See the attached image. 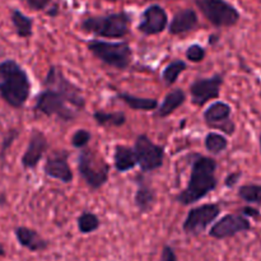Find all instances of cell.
I'll return each mask as SVG.
<instances>
[{
  "instance_id": "25",
  "label": "cell",
  "mask_w": 261,
  "mask_h": 261,
  "mask_svg": "<svg viewBox=\"0 0 261 261\" xmlns=\"http://www.w3.org/2000/svg\"><path fill=\"white\" fill-rule=\"evenodd\" d=\"M101 226L98 217L96 214L91 213V212H84L79 216L78 218V229L81 233L89 234L92 232L97 231Z\"/></svg>"
},
{
  "instance_id": "29",
  "label": "cell",
  "mask_w": 261,
  "mask_h": 261,
  "mask_svg": "<svg viewBox=\"0 0 261 261\" xmlns=\"http://www.w3.org/2000/svg\"><path fill=\"white\" fill-rule=\"evenodd\" d=\"M18 130L17 129H10L7 134L4 135V139L2 142V147H0V160L4 161L5 155H7L8 150L12 147V144L14 143V140L18 138Z\"/></svg>"
},
{
  "instance_id": "35",
  "label": "cell",
  "mask_w": 261,
  "mask_h": 261,
  "mask_svg": "<svg viewBox=\"0 0 261 261\" xmlns=\"http://www.w3.org/2000/svg\"><path fill=\"white\" fill-rule=\"evenodd\" d=\"M241 213L244 214L245 217H251V218H259L260 217V212L257 211V209H254V208H244L241 211Z\"/></svg>"
},
{
  "instance_id": "19",
  "label": "cell",
  "mask_w": 261,
  "mask_h": 261,
  "mask_svg": "<svg viewBox=\"0 0 261 261\" xmlns=\"http://www.w3.org/2000/svg\"><path fill=\"white\" fill-rule=\"evenodd\" d=\"M137 194H135V204L140 213H147L150 211L155 201V191L147 180L138 177Z\"/></svg>"
},
{
  "instance_id": "15",
  "label": "cell",
  "mask_w": 261,
  "mask_h": 261,
  "mask_svg": "<svg viewBox=\"0 0 261 261\" xmlns=\"http://www.w3.org/2000/svg\"><path fill=\"white\" fill-rule=\"evenodd\" d=\"M68 152H65V150L55 152L48 155L45 166H43V171H45L46 176L51 178H56V180L61 181L64 184L71 182L73 171H71L70 166L68 163Z\"/></svg>"
},
{
  "instance_id": "34",
  "label": "cell",
  "mask_w": 261,
  "mask_h": 261,
  "mask_svg": "<svg viewBox=\"0 0 261 261\" xmlns=\"http://www.w3.org/2000/svg\"><path fill=\"white\" fill-rule=\"evenodd\" d=\"M241 176H242L241 172L229 173V175L226 177V180H224V186H226V188H233Z\"/></svg>"
},
{
  "instance_id": "2",
  "label": "cell",
  "mask_w": 261,
  "mask_h": 261,
  "mask_svg": "<svg viewBox=\"0 0 261 261\" xmlns=\"http://www.w3.org/2000/svg\"><path fill=\"white\" fill-rule=\"evenodd\" d=\"M217 162L211 157H198L193 163L188 188L177 196L184 205L196 203L217 188Z\"/></svg>"
},
{
  "instance_id": "30",
  "label": "cell",
  "mask_w": 261,
  "mask_h": 261,
  "mask_svg": "<svg viewBox=\"0 0 261 261\" xmlns=\"http://www.w3.org/2000/svg\"><path fill=\"white\" fill-rule=\"evenodd\" d=\"M89 140H91V133L84 129H79L71 137V144L75 148H84Z\"/></svg>"
},
{
  "instance_id": "12",
  "label": "cell",
  "mask_w": 261,
  "mask_h": 261,
  "mask_svg": "<svg viewBox=\"0 0 261 261\" xmlns=\"http://www.w3.org/2000/svg\"><path fill=\"white\" fill-rule=\"evenodd\" d=\"M223 84L221 75H214L211 78L198 79L190 86V93L193 97V103L196 106H204L211 99L217 98Z\"/></svg>"
},
{
  "instance_id": "22",
  "label": "cell",
  "mask_w": 261,
  "mask_h": 261,
  "mask_svg": "<svg viewBox=\"0 0 261 261\" xmlns=\"http://www.w3.org/2000/svg\"><path fill=\"white\" fill-rule=\"evenodd\" d=\"M117 98L121 99L124 103L132 107L133 110H138V111H153L158 107V102L155 98H142V97L127 93H119Z\"/></svg>"
},
{
  "instance_id": "33",
  "label": "cell",
  "mask_w": 261,
  "mask_h": 261,
  "mask_svg": "<svg viewBox=\"0 0 261 261\" xmlns=\"http://www.w3.org/2000/svg\"><path fill=\"white\" fill-rule=\"evenodd\" d=\"M51 0H27V4L33 10H42L50 4Z\"/></svg>"
},
{
  "instance_id": "4",
  "label": "cell",
  "mask_w": 261,
  "mask_h": 261,
  "mask_svg": "<svg viewBox=\"0 0 261 261\" xmlns=\"http://www.w3.org/2000/svg\"><path fill=\"white\" fill-rule=\"evenodd\" d=\"M88 50L105 64L120 70L126 69L132 63L133 51L127 42L92 40L88 42Z\"/></svg>"
},
{
  "instance_id": "9",
  "label": "cell",
  "mask_w": 261,
  "mask_h": 261,
  "mask_svg": "<svg viewBox=\"0 0 261 261\" xmlns=\"http://www.w3.org/2000/svg\"><path fill=\"white\" fill-rule=\"evenodd\" d=\"M219 214H221L219 204H203L193 208L189 212L182 224L184 232L191 236H199L218 218Z\"/></svg>"
},
{
  "instance_id": "26",
  "label": "cell",
  "mask_w": 261,
  "mask_h": 261,
  "mask_svg": "<svg viewBox=\"0 0 261 261\" xmlns=\"http://www.w3.org/2000/svg\"><path fill=\"white\" fill-rule=\"evenodd\" d=\"M205 148L208 152L213 153V154H219V153L224 152L228 147V140L223 137V135L218 134V133H209L205 138Z\"/></svg>"
},
{
  "instance_id": "1",
  "label": "cell",
  "mask_w": 261,
  "mask_h": 261,
  "mask_svg": "<svg viewBox=\"0 0 261 261\" xmlns=\"http://www.w3.org/2000/svg\"><path fill=\"white\" fill-rule=\"evenodd\" d=\"M31 93L28 74L17 61L8 59L0 63V97L13 109L24 106Z\"/></svg>"
},
{
  "instance_id": "18",
  "label": "cell",
  "mask_w": 261,
  "mask_h": 261,
  "mask_svg": "<svg viewBox=\"0 0 261 261\" xmlns=\"http://www.w3.org/2000/svg\"><path fill=\"white\" fill-rule=\"evenodd\" d=\"M198 25V15L193 9H184L176 13L170 24L171 35H184L195 30Z\"/></svg>"
},
{
  "instance_id": "37",
  "label": "cell",
  "mask_w": 261,
  "mask_h": 261,
  "mask_svg": "<svg viewBox=\"0 0 261 261\" xmlns=\"http://www.w3.org/2000/svg\"><path fill=\"white\" fill-rule=\"evenodd\" d=\"M259 143H260V150H261V134H260V140H259Z\"/></svg>"
},
{
  "instance_id": "31",
  "label": "cell",
  "mask_w": 261,
  "mask_h": 261,
  "mask_svg": "<svg viewBox=\"0 0 261 261\" xmlns=\"http://www.w3.org/2000/svg\"><path fill=\"white\" fill-rule=\"evenodd\" d=\"M186 58L193 63H200L205 58V50L200 45H191L186 50Z\"/></svg>"
},
{
  "instance_id": "36",
  "label": "cell",
  "mask_w": 261,
  "mask_h": 261,
  "mask_svg": "<svg viewBox=\"0 0 261 261\" xmlns=\"http://www.w3.org/2000/svg\"><path fill=\"white\" fill-rule=\"evenodd\" d=\"M5 255V249L2 244H0V256H4Z\"/></svg>"
},
{
  "instance_id": "5",
  "label": "cell",
  "mask_w": 261,
  "mask_h": 261,
  "mask_svg": "<svg viewBox=\"0 0 261 261\" xmlns=\"http://www.w3.org/2000/svg\"><path fill=\"white\" fill-rule=\"evenodd\" d=\"M35 110L45 116H56L64 121H71L78 116V110L71 106L65 96L53 88H45L36 98Z\"/></svg>"
},
{
  "instance_id": "14",
  "label": "cell",
  "mask_w": 261,
  "mask_h": 261,
  "mask_svg": "<svg viewBox=\"0 0 261 261\" xmlns=\"http://www.w3.org/2000/svg\"><path fill=\"white\" fill-rule=\"evenodd\" d=\"M168 17L166 10L160 5H150L143 12L142 22L138 25V30L143 35L152 36L163 32L167 27Z\"/></svg>"
},
{
  "instance_id": "13",
  "label": "cell",
  "mask_w": 261,
  "mask_h": 261,
  "mask_svg": "<svg viewBox=\"0 0 261 261\" xmlns=\"http://www.w3.org/2000/svg\"><path fill=\"white\" fill-rule=\"evenodd\" d=\"M232 109L226 102H214L204 112V120L211 126L223 130L226 134L232 135L234 133L233 122L229 120Z\"/></svg>"
},
{
  "instance_id": "17",
  "label": "cell",
  "mask_w": 261,
  "mask_h": 261,
  "mask_svg": "<svg viewBox=\"0 0 261 261\" xmlns=\"http://www.w3.org/2000/svg\"><path fill=\"white\" fill-rule=\"evenodd\" d=\"M14 234L20 246L30 251L38 252L47 250L48 242L35 229L27 228V227H17L14 229Z\"/></svg>"
},
{
  "instance_id": "24",
  "label": "cell",
  "mask_w": 261,
  "mask_h": 261,
  "mask_svg": "<svg viewBox=\"0 0 261 261\" xmlns=\"http://www.w3.org/2000/svg\"><path fill=\"white\" fill-rule=\"evenodd\" d=\"M94 120L97 121V124L103 125V126H121L126 121V116L122 112H102L97 111L93 114Z\"/></svg>"
},
{
  "instance_id": "23",
  "label": "cell",
  "mask_w": 261,
  "mask_h": 261,
  "mask_svg": "<svg viewBox=\"0 0 261 261\" xmlns=\"http://www.w3.org/2000/svg\"><path fill=\"white\" fill-rule=\"evenodd\" d=\"M13 25H14L15 33L22 38H28L32 36V28H33V19L23 14L20 10H13L12 15H10Z\"/></svg>"
},
{
  "instance_id": "32",
  "label": "cell",
  "mask_w": 261,
  "mask_h": 261,
  "mask_svg": "<svg viewBox=\"0 0 261 261\" xmlns=\"http://www.w3.org/2000/svg\"><path fill=\"white\" fill-rule=\"evenodd\" d=\"M160 261H177V256H176L175 250L171 246L166 245L162 249V252H161Z\"/></svg>"
},
{
  "instance_id": "8",
  "label": "cell",
  "mask_w": 261,
  "mask_h": 261,
  "mask_svg": "<svg viewBox=\"0 0 261 261\" xmlns=\"http://www.w3.org/2000/svg\"><path fill=\"white\" fill-rule=\"evenodd\" d=\"M43 86H45V88H53L55 91L60 92L63 96L68 98L71 106L78 110V111H82L86 107V99H84L81 89L76 86H74L71 82H69L64 76L63 71L59 68H56V66H51L48 69L47 74L45 76V81H43Z\"/></svg>"
},
{
  "instance_id": "27",
  "label": "cell",
  "mask_w": 261,
  "mask_h": 261,
  "mask_svg": "<svg viewBox=\"0 0 261 261\" xmlns=\"http://www.w3.org/2000/svg\"><path fill=\"white\" fill-rule=\"evenodd\" d=\"M239 196L249 204H261V185L249 184L239 189Z\"/></svg>"
},
{
  "instance_id": "28",
  "label": "cell",
  "mask_w": 261,
  "mask_h": 261,
  "mask_svg": "<svg viewBox=\"0 0 261 261\" xmlns=\"http://www.w3.org/2000/svg\"><path fill=\"white\" fill-rule=\"evenodd\" d=\"M186 69V64L185 61L182 60H173L172 63L168 64L167 66L165 68L162 73V79L165 81L166 84L171 86L176 82V79L178 78L181 73Z\"/></svg>"
},
{
  "instance_id": "6",
  "label": "cell",
  "mask_w": 261,
  "mask_h": 261,
  "mask_svg": "<svg viewBox=\"0 0 261 261\" xmlns=\"http://www.w3.org/2000/svg\"><path fill=\"white\" fill-rule=\"evenodd\" d=\"M78 171L92 190H98L109 180L107 163L89 150H83L79 155Z\"/></svg>"
},
{
  "instance_id": "16",
  "label": "cell",
  "mask_w": 261,
  "mask_h": 261,
  "mask_svg": "<svg viewBox=\"0 0 261 261\" xmlns=\"http://www.w3.org/2000/svg\"><path fill=\"white\" fill-rule=\"evenodd\" d=\"M47 147L48 143L45 135L41 132H38V130H33L32 134H31L27 149L23 153L22 160H20L22 167L25 168V170L35 168L40 163V161L42 160L43 154L47 150Z\"/></svg>"
},
{
  "instance_id": "20",
  "label": "cell",
  "mask_w": 261,
  "mask_h": 261,
  "mask_svg": "<svg viewBox=\"0 0 261 261\" xmlns=\"http://www.w3.org/2000/svg\"><path fill=\"white\" fill-rule=\"evenodd\" d=\"M114 163L117 171L126 172L139 165V160L135 149L125 145H116L114 152Z\"/></svg>"
},
{
  "instance_id": "11",
  "label": "cell",
  "mask_w": 261,
  "mask_h": 261,
  "mask_svg": "<svg viewBox=\"0 0 261 261\" xmlns=\"http://www.w3.org/2000/svg\"><path fill=\"white\" fill-rule=\"evenodd\" d=\"M250 229H251V223L244 214H227L216 224H213L209 231V236L216 240H226Z\"/></svg>"
},
{
  "instance_id": "10",
  "label": "cell",
  "mask_w": 261,
  "mask_h": 261,
  "mask_svg": "<svg viewBox=\"0 0 261 261\" xmlns=\"http://www.w3.org/2000/svg\"><path fill=\"white\" fill-rule=\"evenodd\" d=\"M134 149L143 172H150L162 167L165 149L161 145L154 144L147 135H139L137 138Z\"/></svg>"
},
{
  "instance_id": "21",
  "label": "cell",
  "mask_w": 261,
  "mask_h": 261,
  "mask_svg": "<svg viewBox=\"0 0 261 261\" xmlns=\"http://www.w3.org/2000/svg\"><path fill=\"white\" fill-rule=\"evenodd\" d=\"M185 93H184L182 89H173L171 91L167 96L163 99L162 105L160 106V109L157 110V116L158 117H167L170 116L172 112H175L181 105L185 102Z\"/></svg>"
},
{
  "instance_id": "7",
  "label": "cell",
  "mask_w": 261,
  "mask_h": 261,
  "mask_svg": "<svg viewBox=\"0 0 261 261\" xmlns=\"http://www.w3.org/2000/svg\"><path fill=\"white\" fill-rule=\"evenodd\" d=\"M206 19L216 27H232L240 20V12L226 0H195Z\"/></svg>"
},
{
  "instance_id": "3",
  "label": "cell",
  "mask_w": 261,
  "mask_h": 261,
  "mask_svg": "<svg viewBox=\"0 0 261 261\" xmlns=\"http://www.w3.org/2000/svg\"><path fill=\"white\" fill-rule=\"evenodd\" d=\"M82 30L106 38H121L129 33L130 18L126 13H115L103 17H89L81 24Z\"/></svg>"
}]
</instances>
